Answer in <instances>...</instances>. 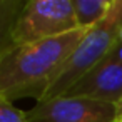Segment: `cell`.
<instances>
[{
  "instance_id": "obj_1",
  "label": "cell",
  "mask_w": 122,
  "mask_h": 122,
  "mask_svg": "<svg viewBox=\"0 0 122 122\" xmlns=\"http://www.w3.org/2000/svg\"><path fill=\"white\" fill-rule=\"evenodd\" d=\"M84 34L79 29L55 39L14 45L0 59V95L12 102L44 100Z\"/></svg>"
},
{
  "instance_id": "obj_2",
  "label": "cell",
  "mask_w": 122,
  "mask_h": 122,
  "mask_svg": "<svg viewBox=\"0 0 122 122\" xmlns=\"http://www.w3.org/2000/svg\"><path fill=\"white\" fill-rule=\"evenodd\" d=\"M120 25H122V0H114L107 17L100 24L85 30L82 40L74 49L72 55L62 67L60 74L54 80L44 100L67 94V90L74 84H77L90 69H94L114 47Z\"/></svg>"
},
{
  "instance_id": "obj_3",
  "label": "cell",
  "mask_w": 122,
  "mask_h": 122,
  "mask_svg": "<svg viewBox=\"0 0 122 122\" xmlns=\"http://www.w3.org/2000/svg\"><path fill=\"white\" fill-rule=\"evenodd\" d=\"M79 30L72 0H30L25 2L14 32V45L55 39Z\"/></svg>"
},
{
  "instance_id": "obj_4",
  "label": "cell",
  "mask_w": 122,
  "mask_h": 122,
  "mask_svg": "<svg viewBox=\"0 0 122 122\" xmlns=\"http://www.w3.org/2000/svg\"><path fill=\"white\" fill-rule=\"evenodd\" d=\"M119 105L80 95H60L27 110L29 122H117Z\"/></svg>"
},
{
  "instance_id": "obj_5",
  "label": "cell",
  "mask_w": 122,
  "mask_h": 122,
  "mask_svg": "<svg viewBox=\"0 0 122 122\" xmlns=\"http://www.w3.org/2000/svg\"><path fill=\"white\" fill-rule=\"evenodd\" d=\"M64 95H80L119 105L122 102V60L109 52Z\"/></svg>"
},
{
  "instance_id": "obj_6",
  "label": "cell",
  "mask_w": 122,
  "mask_h": 122,
  "mask_svg": "<svg viewBox=\"0 0 122 122\" xmlns=\"http://www.w3.org/2000/svg\"><path fill=\"white\" fill-rule=\"evenodd\" d=\"M24 7V0H0V59L14 47L12 32Z\"/></svg>"
},
{
  "instance_id": "obj_7",
  "label": "cell",
  "mask_w": 122,
  "mask_h": 122,
  "mask_svg": "<svg viewBox=\"0 0 122 122\" xmlns=\"http://www.w3.org/2000/svg\"><path fill=\"white\" fill-rule=\"evenodd\" d=\"M72 2L79 29L87 30L107 17L114 0H72Z\"/></svg>"
},
{
  "instance_id": "obj_8",
  "label": "cell",
  "mask_w": 122,
  "mask_h": 122,
  "mask_svg": "<svg viewBox=\"0 0 122 122\" xmlns=\"http://www.w3.org/2000/svg\"><path fill=\"white\" fill-rule=\"evenodd\" d=\"M0 122H29L27 112L17 109L12 100L0 95Z\"/></svg>"
},
{
  "instance_id": "obj_9",
  "label": "cell",
  "mask_w": 122,
  "mask_h": 122,
  "mask_svg": "<svg viewBox=\"0 0 122 122\" xmlns=\"http://www.w3.org/2000/svg\"><path fill=\"white\" fill-rule=\"evenodd\" d=\"M117 122H122V102L119 104V119H117Z\"/></svg>"
},
{
  "instance_id": "obj_10",
  "label": "cell",
  "mask_w": 122,
  "mask_h": 122,
  "mask_svg": "<svg viewBox=\"0 0 122 122\" xmlns=\"http://www.w3.org/2000/svg\"><path fill=\"white\" fill-rule=\"evenodd\" d=\"M117 40L122 44V25H120V29H119V34H117Z\"/></svg>"
}]
</instances>
